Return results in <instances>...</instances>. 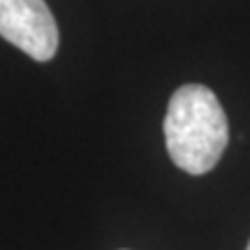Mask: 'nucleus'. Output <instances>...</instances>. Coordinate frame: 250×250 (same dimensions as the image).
<instances>
[{"label": "nucleus", "instance_id": "7ed1b4c3", "mask_svg": "<svg viewBox=\"0 0 250 250\" xmlns=\"http://www.w3.org/2000/svg\"><path fill=\"white\" fill-rule=\"evenodd\" d=\"M246 250H250V241H248V248H246Z\"/></svg>", "mask_w": 250, "mask_h": 250}, {"label": "nucleus", "instance_id": "f03ea898", "mask_svg": "<svg viewBox=\"0 0 250 250\" xmlns=\"http://www.w3.org/2000/svg\"><path fill=\"white\" fill-rule=\"evenodd\" d=\"M0 37L40 62L58 51V23L44 0H0Z\"/></svg>", "mask_w": 250, "mask_h": 250}, {"label": "nucleus", "instance_id": "f257e3e1", "mask_svg": "<svg viewBox=\"0 0 250 250\" xmlns=\"http://www.w3.org/2000/svg\"><path fill=\"white\" fill-rule=\"evenodd\" d=\"M165 142L179 169L192 176L213 169L229 142V123L213 90L202 83L174 90L165 116Z\"/></svg>", "mask_w": 250, "mask_h": 250}]
</instances>
